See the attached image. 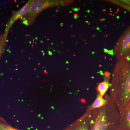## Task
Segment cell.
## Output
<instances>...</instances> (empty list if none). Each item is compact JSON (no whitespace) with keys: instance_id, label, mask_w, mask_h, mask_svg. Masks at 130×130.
<instances>
[{"instance_id":"3","label":"cell","mask_w":130,"mask_h":130,"mask_svg":"<svg viewBox=\"0 0 130 130\" xmlns=\"http://www.w3.org/2000/svg\"><path fill=\"white\" fill-rule=\"evenodd\" d=\"M72 1L35 0L29 11L20 19L24 20L23 24L27 25H32L36 17L45 9L54 7L66 6L73 2Z\"/></svg>"},{"instance_id":"6","label":"cell","mask_w":130,"mask_h":130,"mask_svg":"<svg viewBox=\"0 0 130 130\" xmlns=\"http://www.w3.org/2000/svg\"><path fill=\"white\" fill-rule=\"evenodd\" d=\"M63 130H90L88 114H84Z\"/></svg>"},{"instance_id":"4","label":"cell","mask_w":130,"mask_h":130,"mask_svg":"<svg viewBox=\"0 0 130 130\" xmlns=\"http://www.w3.org/2000/svg\"><path fill=\"white\" fill-rule=\"evenodd\" d=\"M113 53L117 60L130 58V25L116 42Z\"/></svg>"},{"instance_id":"2","label":"cell","mask_w":130,"mask_h":130,"mask_svg":"<svg viewBox=\"0 0 130 130\" xmlns=\"http://www.w3.org/2000/svg\"><path fill=\"white\" fill-rule=\"evenodd\" d=\"M107 98L105 105L88 114L90 130H119L120 112L108 95Z\"/></svg>"},{"instance_id":"11","label":"cell","mask_w":130,"mask_h":130,"mask_svg":"<svg viewBox=\"0 0 130 130\" xmlns=\"http://www.w3.org/2000/svg\"><path fill=\"white\" fill-rule=\"evenodd\" d=\"M7 37L3 34L0 35V58L4 53L6 46Z\"/></svg>"},{"instance_id":"7","label":"cell","mask_w":130,"mask_h":130,"mask_svg":"<svg viewBox=\"0 0 130 130\" xmlns=\"http://www.w3.org/2000/svg\"><path fill=\"white\" fill-rule=\"evenodd\" d=\"M119 130H130V106L120 113Z\"/></svg>"},{"instance_id":"1","label":"cell","mask_w":130,"mask_h":130,"mask_svg":"<svg viewBox=\"0 0 130 130\" xmlns=\"http://www.w3.org/2000/svg\"><path fill=\"white\" fill-rule=\"evenodd\" d=\"M109 87V97L120 112L130 106V58L117 60Z\"/></svg>"},{"instance_id":"5","label":"cell","mask_w":130,"mask_h":130,"mask_svg":"<svg viewBox=\"0 0 130 130\" xmlns=\"http://www.w3.org/2000/svg\"><path fill=\"white\" fill-rule=\"evenodd\" d=\"M33 1L34 0H30L28 1V2L23 7H22L20 10L13 14L6 25L5 32L4 33V35L6 36L7 37L8 31L14 22L19 18H21V17H23L29 11L31 7V6L33 3Z\"/></svg>"},{"instance_id":"12","label":"cell","mask_w":130,"mask_h":130,"mask_svg":"<svg viewBox=\"0 0 130 130\" xmlns=\"http://www.w3.org/2000/svg\"><path fill=\"white\" fill-rule=\"evenodd\" d=\"M109 2L120 7L130 12V6L124 3L122 1H111Z\"/></svg>"},{"instance_id":"9","label":"cell","mask_w":130,"mask_h":130,"mask_svg":"<svg viewBox=\"0 0 130 130\" xmlns=\"http://www.w3.org/2000/svg\"><path fill=\"white\" fill-rule=\"evenodd\" d=\"M109 78V74H106L104 77V81L98 84L96 87L98 94L102 97H104L106 92L110 87Z\"/></svg>"},{"instance_id":"8","label":"cell","mask_w":130,"mask_h":130,"mask_svg":"<svg viewBox=\"0 0 130 130\" xmlns=\"http://www.w3.org/2000/svg\"><path fill=\"white\" fill-rule=\"evenodd\" d=\"M107 102V94H105L104 97L101 96L97 94L95 101L92 104L87 107L86 112L84 114L87 115L94 109L99 108L105 105Z\"/></svg>"},{"instance_id":"10","label":"cell","mask_w":130,"mask_h":130,"mask_svg":"<svg viewBox=\"0 0 130 130\" xmlns=\"http://www.w3.org/2000/svg\"><path fill=\"white\" fill-rule=\"evenodd\" d=\"M0 130H21L14 128L8 124L5 119L0 117Z\"/></svg>"}]
</instances>
